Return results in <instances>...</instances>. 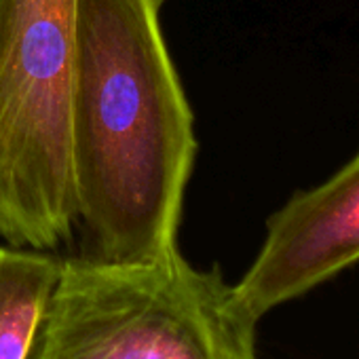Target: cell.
<instances>
[{
	"instance_id": "cell-1",
	"label": "cell",
	"mask_w": 359,
	"mask_h": 359,
	"mask_svg": "<svg viewBox=\"0 0 359 359\" xmlns=\"http://www.w3.org/2000/svg\"><path fill=\"white\" fill-rule=\"evenodd\" d=\"M154 0H76L70 158L83 258L163 262L197 154Z\"/></svg>"
},
{
	"instance_id": "cell-2",
	"label": "cell",
	"mask_w": 359,
	"mask_h": 359,
	"mask_svg": "<svg viewBox=\"0 0 359 359\" xmlns=\"http://www.w3.org/2000/svg\"><path fill=\"white\" fill-rule=\"evenodd\" d=\"M256 327L218 264L62 262L32 359H258Z\"/></svg>"
},
{
	"instance_id": "cell-3",
	"label": "cell",
	"mask_w": 359,
	"mask_h": 359,
	"mask_svg": "<svg viewBox=\"0 0 359 359\" xmlns=\"http://www.w3.org/2000/svg\"><path fill=\"white\" fill-rule=\"evenodd\" d=\"M76 0H0V239L57 250L76 203L70 95Z\"/></svg>"
},
{
	"instance_id": "cell-4",
	"label": "cell",
	"mask_w": 359,
	"mask_h": 359,
	"mask_svg": "<svg viewBox=\"0 0 359 359\" xmlns=\"http://www.w3.org/2000/svg\"><path fill=\"white\" fill-rule=\"evenodd\" d=\"M359 262V152L323 184L296 193L269 218L264 243L233 285V300L260 321Z\"/></svg>"
},
{
	"instance_id": "cell-5",
	"label": "cell",
	"mask_w": 359,
	"mask_h": 359,
	"mask_svg": "<svg viewBox=\"0 0 359 359\" xmlns=\"http://www.w3.org/2000/svg\"><path fill=\"white\" fill-rule=\"evenodd\" d=\"M62 262L49 252L0 245V359H32Z\"/></svg>"
},
{
	"instance_id": "cell-6",
	"label": "cell",
	"mask_w": 359,
	"mask_h": 359,
	"mask_svg": "<svg viewBox=\"0 0 359 359\" xmlns=\"http://www.w3.org/2000/svg\"><path fill=\"white\" fill-rule=\"evenodd\" d=\"M154 3H156V5H158V7H161V5H163V3H165V0H154Z\"/></svg>"
}]
</instances>
